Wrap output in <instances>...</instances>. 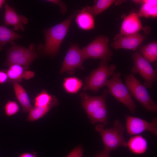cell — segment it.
I'll use <instances>...</instances> for the list:
<instances>
[{"label": "cell", "instance_id": "1", "mask_svg": "<svg viewBox=\"0 0 157 157\" xmlns=\"http://www.w3.org/2000/svg\"><path fill=\"white\" fill-rule=\"evenodd\" d=\"M79 11L76 10L66 19L44 30L45 43L40 44L37 48L40 53L52 58L58 54L61 44L69 31L72 21Z\"/></svg>", "mask_w": 157, "mask_h": 157}, {"label": "cell", "instance_id": "2", "mask_svg": "<svg viewBox=\"0 0 157 157\" xmlns=\"http://www.w3.org/2000/svg\"><path fill=\"white\" fill-rule=\"evenodd\" d=\"M106 126L98 124L95 127L101 136L104 150L110 152L121 147H127V142L124 135L125 126L119 120L114 121L112 127L106 128Z\"/></svg>", "mask_w": 157, "mask_h": 157}, {"label": "cell", "instance_id": "3", "mask_svg": "<svg viewBox=\"0 0 157 157\" xmlns=\"http://www.w3.org/2000/svg\"><path fill=\"white\" fill-rule=\"evenodd\" d=\"M10 43L11 46L7 50L6 60L4 63L5 66L18 64L28 70L32 62L38 58V53L35 50L37 46L34 43H31L26 48L17 45L14 41Z\"/></svg>", "mask_w": 157, "mask_h": 157}, {"label": "cell", "instance_id": "4", "mask_svg": "<svg viewBox=\"0 0 157 157\" xmlns=\"http://www.w3.org/2000/svg\"><path fill=\"white\" fill-rule=\"evenodd\" d=\"M116 67L115 64L109 65L107 61L101 60L98 67L85 78L83 90L98 92L106 86L109 77L112 76L115 72Z\"/></svg>", "mask_w": 157, "mask_h": 157}, {"label": "cell", "instance_id": "5", "mask_svg": "<svg viewBox=\"0 0 157 157\" xmlns=\"http://www.w3.org/2000/svg\"><path fill=\"white\" fill-rule=\"evenodd\" d=\"M125 85L131 94L147 111L153 113L157 111V105L151 97L147 88L132 73L125 77Z\"/></svg>", "mask_w": 157, "mask_h": 157}, {"label": "cell", "instance_id": "6", "mask_svg": "<svg viewBox=\"0 0 157 157\" xmlns=\"http://www.w3.org/2000/svg\"><path fill=\"white\" fill-rule=\"evenodd\" d=\"M120 72H115L109 79L106 85L109 93L116 100L126 106L132 114L136 113L137 106L127 87L120 78Z\"/></svg>", "mask_w": 157, "mask_h": 157}, {"label": "cell", "instance_id": "7", "mask_svg": "<svg viewBox=\"0 0 157 157\" xmlns=\"http://www.w3.org/2000/svg\"><path fill=\"white\" fill-rule=\"evenodd\" d=\"M108 38L103 35L96 36L81 49L85 60L92 58L108 61L111 60L113 52L110 49Z\"/></svg>", "mask_w": 157, "mask_h": 157}, {"label": "cell", "instance_id": "8", "mask_svg": "<svg viewBox=\"0 0 157 157\" xmlns=\"http://www.w3.org/2000/svg\"><path fill=\"white\" fill-rule=\"evenodd\" d=\"M131 57L134 62L131 69L132 73H139L145 81L143 85L147 88H151L153 83L157 79V70L153 68L138 51L134 52Z\"/></svg>", "mask_w": 157, "mask_h": 157}, {"label": "cell", "instance_id": "9", "mask_svg": "<svg viewBox=\"0 0 157 157\" xmlns=\"http://www.w3.org/2000/svg\"><path fill=\"white\" fill-rule=\"evenodd\" d=\"M85 60L81 49L78 44H71L65 56L60 70V74L67 72L72 75L76 69H83V63Z\"/></svg>", "mask_w": 157, "mask_h": 157}, {"label": "cell", "instance_id": "10", "mask_svg": "<svg viewBox=\"0 0 157 157\" xmlns=\"http://www.w3.org/2000/svg\"><path fill=\"white\" fill-rule=\"evenodd\" d=\"M126 126L127 134L130 136L138 135L148 131L154 135H157V118H154L149 122L140 118L126 114L125 116Z\"/></svg>", "mask_w": 157, "mask_h": 157}, {"label": "cell", "instance_id": "11", "mask_svg": "<svg viewBox=\"0 0 157 157\" xmlns=\"http://www.w3.org/2000/svg\"><path fill=\"white\" fill-rule=\"evenodd\" d=\"M146 39V36L139 33L126 35H121L118 33L114 38L111 46L115 50L123 49L135 51Z\"/></svg>", "mask_w": 157, "mask_h": 157}, {"label": "cell", "instance_id": "12", "mask_svg": "<svg viewBox=\"0 0 157 157\" xmlns=\"http://www.w3.org/2000/svg\"><path fill=\"white\" fill-rule=\"evenodd\" d=\"M108 93V90L105 89L102 94L99 96H90L85 92L80 94L81 105L87 115L106 105V100Z\"/></svg>", "mask_w": 157, "mask_h": 157}, {"label": "cell", "instance_id": "13", "mask_svg": "<svg viewBox=\"0 0 157 157\" xmlns=\"http://www.w3.org/2000/svg\"><path fill=\"white\" fill-rule=\"evenodd\" d=\"M149 29H144L137 13L132 11L124 18L118 34L121 35H133L138 33L142 30L145 32L146 30L149 33Z\"/></svg>", "mask_w": 157, "mask_h": 157}, {"label": "cell", "instance_id": "14", "mask_svg": "<svg viewBox=\"0 0 157 157\" xmlns=\"http://www.w3.org/2000/svg\"><path fill=\"white\" fill-rule=\"evenodd\" d=\"M4 4V21L5 25L13 26L15 31L20 29L24 31L25 25L28 22V19L23 15L18 14L14 8L7 3H5Z\"/></svg>", "mask_w": 157, "mask_h": 157}, {"label": "cell", "instance_id": "15", "mask_svg": "<svg viewBox=\"0 0 157 157\" xmlns=\"http://www.w3.org/2000/svg\"><path fill=\"white\" fill-rule=\"evenodd\" d=\"M141 7L137 13L140 17L156 18L157 17V1L154 0H133Z\"/></svg>", "mask_w": 157, "mask_h": 157}, {"label": "cell", "instance_id": "16", "mask_svg": "<svg viewBox=\"0 0 157 157\" xmlns=\"http://www.w3.org/2000/svg\"><path fill=\"white\" fill-rule=\"evenodd\" d=\"M59 101L55 96H53L50 103L48 105L41 107H33L29 111L27 120L32 122L38 120L44 116L53 107L58 105Z\"/></svg>", "mask_w": 157, "mask_h": 157}, {"label": "cell", "instance_id": "17", "mask_svg": "<svg viewBox=\"0 0 157 157\" xmlns=\"http://www.w3.org/2000/svg\"><path fill=\"white\" fill-rule=\"evenodd\" d=\"M75 20L78 27L83 30L89 31L95 28L94 17L83 8L81 11H79Z\"/></svg>", "mask_w": 157, "mask_h": 157}, {"label": "cell", "instance_id": "18", "mask_svg": "<svg viewBox=\"0 0 157 157\" xmlns=\"http://www.w3.org/2000/svg\"><path fill=\"white\" fill-rule=\"evenodd\" d=\"M127 147L133 154L139 155L144 153L148 149V143L143 137L139 135H133L127 142Z\"/></svg>", "mask_w": 157, "mask_h": 157}, {"label": "cell", "instance_id": "19", "mask_svg": "<svg viewBox=\"0 0 157 157\" xmlns=\"http://www.w3.org/2000/svg\"><path fill=\"white\" fill-rule=\"evenodd\" d=\"M13 83L16 98L22 106L23 112H29L33 107L26 90L19 83L13 82Z\"/></svg>", "mask_w": 157, "mask_h": 157}, {"label": "cell", "instance_id": "20", "mask_svg": "<svg viewBox=\"0 0 157 157\" xmlns=\"http://www.w3.org/2000/svg\"><path fill=\"white\" fill-rule=\"evenodd\" d=\"M116 1L115 0H95L92 6H87L83 8L94 17L106 10Z\"/></svg>", "mask_w": 157, "mask_h": 157}, {"label": "cell", "instance_id": "21", "mask_svg": "<svg viewBox=\"0 0 157 157\" xmlns=\"http://www.w3.org/2000/svg\"><path fill=\"white\" fill-rule=\"evenodd\" d=\"M23 36L6 26L0 25V51L8 42L22 38Z\"/></svg>", "mask_w": 157, "mask_h": 157}, {"label": "cell", "instance_id": "22", "mask_svg": "<svg viewBox=\"0 0 157 157\" xmlns=\"http://www.w3.org/2000/svg\"><path fill=\"white\" fill-rule=\"evenodd\" d=\"M142 56L149 62L151 63L157 60V42H152L142 46L139 51Z\"/></svg>", "mask_w": 157, "mask_h": 157}, {"label": "cell", "instance_id": "23", "mask_svg": "<svg viewBox=\"0 0 157 157\" xmlns=\"http://www.w3.org/2000/svg\"><path fill=\"white\" fill-rule=\"evenodd\" d=\"M108 111L106 105H105L87 115L92 124L98 123L106 126L108 122Z\"/></svg>", "mask_w": 157, "mask_h": 157}, {"label": "cell", "instance_id": "24", "mask_svg": "<svg viewBox=\"0 0 157 157\" xmlns=\"http://www.w3.org/2000/svg\"><path fill=\"white\" fill-rule=\"evenodd\" d=\"M63 85L67 92L75 94L81 89L83 82L82 80L76 77H70L64 78Z\"/></svg>", "mask_w": 157, "mask_h": 157}, {"label": "cell", "instance_id": "25", "mask_svg": "<svg viewBox=\"0 0 157 157\" xmlns=\"http://www.w3.org/2000/svg\"><path fill=\"white\" fill-rule=\"evenodd\" d=\"M27 70L23 67L16 64H13L9 67L8 70H6L9 81L10 83L20 82L23 79V75L24 71Z\"/></svg>", "mask_w": 157, "mask_h": 157}, {"label": "cell", "instance_id": "26", "mask_svg": "<svg viewBox=\"0 0 157 157\" xmlns=\"http://www.w3.org/2000/svg\"><path fill=\"white\" fill-rule=\"evenodd\" d=\"M53 96L51 95L45 90L40 92L35 98L34 107H41L49 104L51 102Z\"/></svg>", "mask_w": 157, "mask_h": 157}, {"label": "cell", "instance_id": "27", "mask_svg": "<svg viewBox=\"0 0 157 157\" xmlns=\"http://www.w3.org/2000/svg\"><path fill=\"white\" fill-rule=\"evenodd\" d=\"M19 105L15 101L8 100L5 105V112L7 116L15 115L19 112Z\"/></svg>", "mask_w": 157, "mask_h": 157}, {"label": "cell", "instance_id": "28", "mask_svg": "<svg viewBox=\"0 0 157 157\" xmlns=\"http://www.w3.org/2000/svg\"><path fill=\"white\" fill-rule=\"evenodd\" d=\"M83 149L81 145H79L74 148L66 157H83Z\"/></svg>", "mask_w": 157, "mask_h": 157}, {"label": "cell", "instance_id": "29", "mask_svg": "<svg viewBox=\"0 0 157 157\" xmlns=\"http://www.w3.org/2000/svg\"><path fill=\"white\" fill-rule=\"evenodd\" d=\"M46 1L59 6L60 12L62 14H64L67 12V7L65 4L62 1L59 0H48Z\"/></svg>", "mask_w": 157, "mask_h": 157}, {"label": "cell", "instance_id": "30", "mask_svg": "<svg viewBox=\"0 0 157 157\" xmlns=\"http://www.w3.org/2000/svg\"><path fill=\"white\" fill-rule=\"evenodd\" d=\"M9 81L8 78L6 70H0V84Z\"/></svg>", "mask_w": 157, "mask_h": 157}, {"label": "cell", "instance_id": "31", "mask_svg": "<svg viewBox=\"0 0 157 157\" xmlns=\"http://www.w3.org/2000/svg\"><path fill=\"white\" fill-rule=\"evenodd\" d=\"M35 74L34 72L26 70L23 73V78L26 80H29L33 78Z\"/></svg>", "mask_w": 157, "mask_h": 157}, {"label": "cell", "instance_id": "32", "mask_svg": "<svg viewBox=\"0 0 157 157\" xmlns=\"http://www.w3.org/2000/svg\"><path fill=\"white\" fill-rule=\"evenodd\" d=\"M37 153L35 151L32 152H24L21 154L18 157H38Z\"/></svg>", "mask_w": 157, "mask_h": 157}, {"label": "cell", "instance_id": "33", "mask_svg": "<svg viewBox=\"0 0 157 157\" xmlns=\"http://www.w3.org/2000/svg\"><path fill=\"white\" fill-rule=\"evenodd\" d=\"M109 153L104 150L98 153L94 157H110Z\"/></svg>", "mask_w": 157, "mask_h": 157}, {"label": "cell", "instance_id": "34", "mask_svg": "<svg viewBox=\"0 0 157 157\" xmlns=\"http://www.w3.org/2000/svg\"><path fill=\"white\" fill-rule=\"evenodd\" d=\"M6 3V1L4 0H0V8L3 5Z\"/></svg>", "mask_w": 157, "mask_h": 157}]
</instances>
